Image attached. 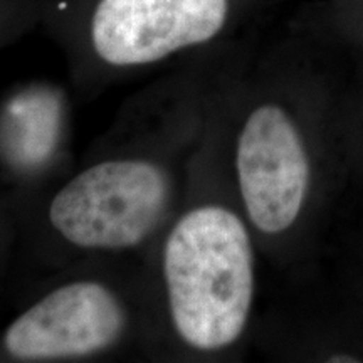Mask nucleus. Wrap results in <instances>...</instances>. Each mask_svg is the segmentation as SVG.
<instances>
[{"label":"nucleus","instance_id":"nucleus-1","mask_svg":"<svg viewBox=\"0 0 363 363\" xmlns=\"http://www.w3.org/2000/svg\"><path fill=\"white\" fill-rule=\"evenodd\" d=\"M203 115L187 89L128 99L83 160L45 185L38 220L48 264L145 259L187 192Z\"/></svg>","mask_w":363,"mask_h":363},{"label":"nucleus","instance_id":"nucleus-2","mask_svg":"<svg viewBox=\"0 0 363 363\" xmlns=\"http://www.w3.org/2000/svg\"><path fill=\"white\" fill-rule=\"evenodd\" d=\"M199 155L184 201L143 262L162 360L216 357L242 338L256 271L249 220L203 192Z\"/></svg>","mask_w":363,"mask_h":363},{"label":"nucleus","instance_id":"nucleus-3","mask_svg":"<svg viewBox=\"0 0 363 363\" xmlns=\"http://www.w3.org/2000/svg\"><path fill=\"white\" fill-rule=\"evenodd\" d=\"M0 337L9 360L83 363L162 360L143 259L98 257L56 269Z\"/></svg>","mask_w":363,"mask_h":363},{"label":"nucleus","instance_id":"nucleus-4","mask_svg":"<svg viewBox=\"0 0 363 363\" xmlns=\"http://www.w3.org/2000/svg\"><path fill=\"white\" fill-rule=\"evenodd\" d=\"M234 174L249 225L276 238L291 230L310 189V158L301 131L278 101L257 103L239 126Z\"/></svg>","mask_w":363,"mask_h":363},{"label":"nucleus","instance_id":"nucleus-5","mask_svg":"<svg viewBox=\"0 0 363 363\" xmlns=\"http://www.w3.org/2000/svg\"><path fill=\"white\" fill-rule=\"evenodd\" d=\"M227 16L229 0H99L89 44L103 66L138 69L212 40Z\"/></svg>","mask_w":363,"mask_h":363},{"label":"nucleus","instance_id":"nucleus-6","mask_svg":"<svg viewBox=\"0 0 363 363\" xmlns=\"http://www.w3.org/2000/svg\"><path fill=\"white\" fill-rule=\"evenodd\" d=\"M330 362H335V363H338V362H345V363H348V362H357L355 358H350V357H343V358H340V357H333V358H330Z\"/></svg>","mask_w":363,"mask_h":363}]
</instances>
